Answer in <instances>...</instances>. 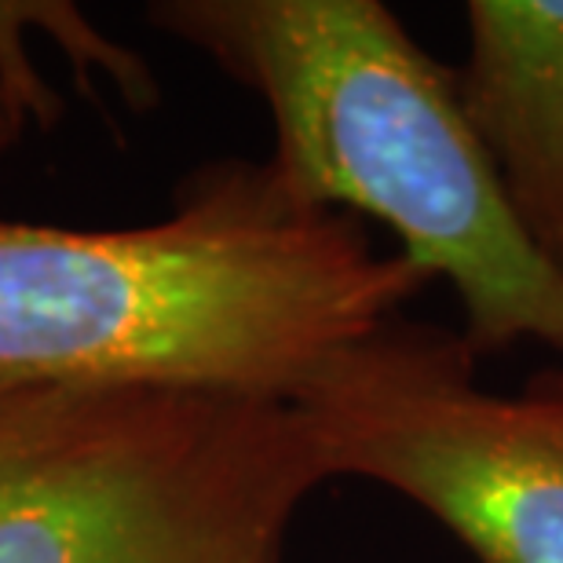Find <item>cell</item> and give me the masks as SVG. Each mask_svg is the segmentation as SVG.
<instances>
[{"label": "cell", "mask_w": 563, "mask_h": 563, "mask_svg": "<svg viewBox=\"0 0 563 563\" xmlns=\"http://www.w3.org/2000/svg\"><path fill=\"white\" fill-rule=\"evenodd\" d=\"M325 479L292 402L0 380V563H282Z\"/></svg>", "instance_id": "cell-3"}, {"label": "cell", "mask_w": 563, "mask_h": 563, "mask_svg": "<svg viewBox=\"0 0 563 563\" xmlns=\"http://www.w3.org/2000/svg\"><path fill=\"white\" fill-rule=\"evenodd\" d=\"M476 363L461 333L396 314L292 407L330 479L402 494L479 563H563V366L498 396Z\"/></svg>", "instance_id": "cell-4"}, {"label": "cell", "mask_w": 563, "mask_h": 563, "mask_svg": "<svg viewBox=\"0 0 563 563\" xmlns=\"http://www.w3.org/2000/svg\"><path fill=\"white\" fill-rule=\"evenodd\" d=\"M146 19L264 99L267 165L292 195L396 234L457 292L476 355H563V275L516 223L472 132L457 70L380 0H162Z\"/></svg>", "instance_id": "cell-2"}, {"label": "cell", "mask_w": 563, "mask_h": 563, "mask_svg": "<svg viewBox=\"0 0 563 563\" xmlns=\"http://www.w3.org/2000/svg\"><path fill=\"white\" fill-rule=\"evenodd\" d=\"M41 19V8L0 4V154H8L30 129L44 125L59 103L26 44V30Z\"/></svg>", "instance_id": "cell-6"}, {"label": "cell", "mask_w": 563, "mask_h": 563, "mask_svg": "<svg viewBox=\"0 0 563 563\" xmlns=\"http://www.w3.org/2000/svg\"><path fill=\"white\" fill-rule=\"evenodd\" d=\"M461 107L516 223L563 275V0H472Z\"/></svg>", "instance_id": "cell-5"}, {"label": "cell", "mask_w": 563, "mask_h": 563, "mask_svg": "<svg viewBox=\"0 0 563 563\" xmlns=\"http://www.w3.org/2000/svg\"><path fill=\"white\" fill-rule=\"evenodd\" d=\"M424 286L363 220L297 198L267 162H217L140 228L0 217V380L297 402Z\"/></svg>", "instance_id": "cell-1"}]
</instances>
